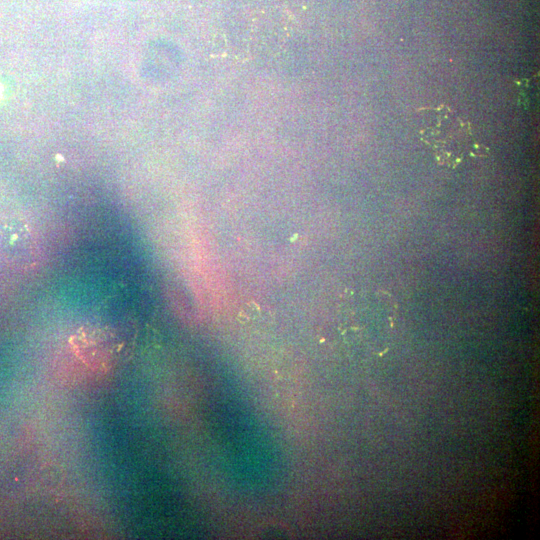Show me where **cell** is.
<instances>
[{
  "instance_id": "obj_1",
  "label": "cell",
  "mask_w": 540,
  "mask_h": 540,
  "mask_svg": "<svg viewBox=\"0 0 540 540\" xmlns=\"http://www.w3.org/2000/svg\"><path fill=\"white\" fill-rule=\"evenodd\" d=\"M428 124L420 130L421 139L434 150L440 164L456 167L466 157L487 154V148L473 136L471 125L451 109L440 106L423 109Z\"/></svg>"
}]
</instances>
